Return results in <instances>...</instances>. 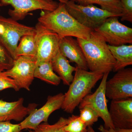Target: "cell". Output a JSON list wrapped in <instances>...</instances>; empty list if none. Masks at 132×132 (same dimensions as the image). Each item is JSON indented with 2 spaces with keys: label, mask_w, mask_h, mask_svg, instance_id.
Returning <instances> with one entry per match:
<instances>
[{
  "label": "cell",
  "mask_w": 132,
  "mask_h": 132,
  "mask_svg": "<svg viewBox=\"0 0 132 132\" xmlns=\"http://www.w3.org/2000/svg\"><path fill=\"white\" fill-rule=\"evenodd\" d=\"M8 88H12L16 92L20 90L13 79L7 76L4 72L0 71V91Z\"/></svg>",
  "instance_id": "cell-26"
},
{
  "label": "cell",
  "mask_w": 132,
  "mask_h": 132,
  "mask_svg": "<svg viewBox=\"0 0 132 132\" xmlns=\"http://www.w3.org/2000/svg\"><path fill=\"white\" fill-rule=\"evenodd\" d=\"M64 128L65 132H87V127L79 116L72 115L68 119Z\"/></svg>",
  "instance_id": "cell-22"
},
{
  "label": "cell",
  "mask_w": 132,
  "mask_h": 132,
  "mask_svg": "<svg viewBox=\"0 0 132 132\" xmlns=\"http://www.w3.org/2000/svg\"><path fill=\"white\" fill-rule=\"evenodd\" d=\"M53 70L58 74L64 85L69 86L73 80V73L76 70V67L70 64V62L58 51L51 61Z\"/></svg>",
  "instance_id": "cell-16"
},
{
  "label": "cell",
  "mask_w": 132,
  "mask_h": 132,
  "mask_svg": "<svg viewBox=\"0 0 132 132\" xmlns=\"http://www.w3.org/2000/svg\"><path fill=\"white\" fill-rule=\"evenodd\" d=\"M73 80L69 85L61 109L68 113H73L82 99L90 94L104 74L81 69L76 67Z\"/></svg>",
  "instance_id": "cell-3"
},
{
  "label": "cell",
  "mask_w": 132,
  "mask_h": 132,
  "mask_svg": "<svg viewBox=\"0 0 132 132\" xmlns=\"http://www.w3.org/2000/svg\"><path fill=\"white\" fill-rule=\"evenodd\" d=\"M14 60L8 51L0 43V71H5L12 67Z\"/></svg>",
  "instance_id": "cell-24"
},
{
  "label": "cell",
  "mask_w": 132,
  "mask_h": 132,
  "mask_svg": "<svg viewBox=\"0 0 132 132\" xmlns=\"http://www.w3.org/2000/svg\"><path fill=\"white\" fill-rule=\"evenodd\" d=\"M105 95L112 100L132 97V68L119 70L112 78L107 80Z\"/></svg>",
  "instance_id": "cell-12"
},
{
  "label": "cell",
  "mask_w": 132,
  "mask_h": 132,
  "mask_svg": "<svg viewBox=\"0 0 132 132\" xmlns=\"http://www.w3.org/2000/svg\"><path fill=\"white\" fill-rule=\"evenodd\" d=\"M19 42L15 51V59L20 56L36 57V45L35 34L23 36Z\"/></svg>",
  "instance_id": "cell-19"
},
{
  "label": "cell",
  "mask_w": 132,
  "mask_h": 132,
  "mask_svg": "<svg viewBox=\"0 0 132 132\" xmlns=\"http://www.w3.org/2000/svg\"><path fill=\"white\" fill-rule=\"evenodd\" d=\"M24 99L20 98L16 101L8 102L0 100V121H22L36 109L37 105L30 104L28 107L23 105Z\"/></svg>",
  "instance_id": "cell-14"
},
{
  "label": "cell",
  "mask_w": 132,
  "mask_h": 132,
  "mask_svg": "<svg viewBox=\"0 0 132 132\" xmlns=\"http://www.w3.org/2000/svg\"><path fill=\"white\" fill-rule=\"evenodd\" d=\"M119 16L106 19L94 31L103 38L109 45L118 46L132 44V28L121 23Z\"/></svg>",
  "instance_id": "cell-7"
},
{
  "label": "cell",
  "mask_w": 132,
  "mask_h": 132,
  "mask_svg": "<svg viewBox=\"0 0 132 132\" xmlns=\"http://www.w3.org/2000/svg\"><path fill=\"white\" fill-rule=\"evenodd\" d=\"M76 39L82 49L90 71L103 74L112 71L115 59L108 44L98 33L93 31L88 39Z\"/></svg>",
  "instance_id": "cell-2"
},
{
  "label": "cell",
  "mask_w": 132,
  "mask_h": 132,
  "mask_svg": "<svg viewBox=\"0 0 132 132\" xmlns=\"http://www.w3.org/2000/svg\"><path fill=\"white\" fill-rule=\"evenodd\" d=\"M59 50L61 53L69 60L70 62H75L81 69L88 70L87 63L82 49L77 40L71 36L60 39Z\"/></svg>",
  "instance_id": "cell-15"
},
{
  "label": "cell",
  "mask_w": 132,
  "mask_h": 132,
  "mask_svg": "<svg viewBox=\"0 0 132 132\" xmlns=\"http://www.w3.org/2000/svg\"><path fill=\"white\" fill-rule=\"evenodd\" d=\"M111 54L115 60L112 71L117 72L132 65V45L114 46L108 45Z\"/></svg>",
  "instance_id": "cell-17"
},
{
  "label": "cell",
  "mask_w": 132,
  "mask_h": 132,
  "mask_svg": "<svg viewBox=\"0 0 132 132\" xmlns=\"http://www.w3.org/2000/svg\"><path fill=\"white\" fill-rule=\"evenodd\" d=\"M114 130L116 132H132V129H125L114 128Z\"/></svg>",
  "instance_id": "cell-29"
},
{
  "label": "cell",
  "mask_w": 132,
  "mask_h": 132,
  "mask_svg": "<svg viewBox=\"0 0 132 132\" xmlns=\"http://www.w3.org/2000/svg\"><path fill=\"white\" fill-rule=\"evenodd\" d=\"M64 3L70 14L79 23L92 31L99 27L109 17H121L119 15L111 13L94 5H79L73 0H65Z\"/></svg>",
  "instance_id": "cell-4"
},
{
  "label": "cell",
  "mask_w": 132,
  "mask_h": 132,
  "mask_svg": "<svg viewBox=\"0 0 132 132\" xmlns=\"http://www.w3.org/2000/svg\"><path fill=\"white\" fill-rule=\"evenodd\" d=\"M38 21L57 34L60 39L71 36L86 39L93 31L79 23L68 13L65 3H62L59 2L58 7L53 11H42Z\"/></svg>",
  "instance_id": "cell-1"
},
{
  "label": "cell",
  "mask_w": 132,
  "mask_h": 132,
  "mask_svg": "<svg viewBox=\"0 0 132 132\" xmlns=\"http://www.w3.org/2000/svg\"><path fill=\"white\" fill-rule=\"evenodd\" d=\"M20 124H13L10 121H0V132H20Z\"/></svg>",
  "instance_id": "cell-27"
},
{
  "label": "cell",
  "mask_w": 132,
  "mask_h": 132,
  "mask_svg": "<svg viewBox=\"0 0 132 132\" xmlns=\"http://www.w3.org/2000/svg\"><path fill=\"white\" fill-rule=\"evenodd\" d=\"M87 129V132H95L92 126L88 127Z\"/></svg>",
  "instance_id": "cell-30"
},
{
  "label": "cell",
  "mask_w": 132,
  "mask_h": 132,
  "mask_svg": "<svg viewBox=\"0 0 132 132\" xmlns=\"http://www.w3.org/2000/svg\"><path fill=\"white\" fill-rule=\"evenodd\" d=\"M59 2L60 3H65V0H58Z\"/></svg>",
  "instance_id": "cell-31"
},
{
  "label": "cell",
  "mask_w": 132,
  "mask_h": 132,
  "mask_svg": "<svg viewBox=\"0 0 132 132\" xmlns=\"http://www.w3.org/2000/svg\"><path fill=\"white\" fill-rule=\"evenodd\" d=\"M59 3L53 0H0V6L10 5L8 14L16 21L22 20L29 13L38 10L53 11L59 6Z\"/></svg>",
  "instance_id": "cell-8"
},
{
  "label": "cell",
  "mask_w": 132,
  "mask_h": 132,
  "mask_svg": "<svg viewBox=\"0 0 132 132\" xmlns=\"http://www.w3.org/2000/svg\"><path fill=\"white\" fill-rule=\"evenodd\" d=\"M36 67V57L20 56L14 60L11 68L3 72L14 81L20 90L24 88L29 91L35 78Z\"/></svg>",
  "instance_id": "cell-9"
},
{
  "label": "cell",
  "mask_w": 132,
  "mask_h": 132,
  "mask_svg": "<svg viewBox=\"0 0 132 132\" xmlns=\"http://www.w3.org/2000/svg\"><path fill=\"white\" fill-rule=\"evenodd\" d=\"M80 112L79 116L87 127L92 126L100 118L97 112L89 107H83L80 109Z\"/></svg>",
  "instance_id": "cell-23"
},
{
  "label": "cell",
  "mask_w": 132,
  "mask_h": 132,
  "mask_svg": "<svg viewBox=\"0 0 132 132\" xmlns=\"http://www.w3.org/2000/svg\"><path fill=\"white\" fill-rule=\"evenodd\" d=\"M122 8L121 20L132 23V0H120Z\"/></svg>",
  "instance_id": "cell-25"
},
{
  "label": "cell",
  "mask_w": 132,
  "mask_h": 132,
  "mask_svg": "<svg viewBox=\"0 0 132 132\" xmlns=\"http://www.w3.org/2000/svg\"><path fill=\"white\" fill-rule=\"evenodd\" d=\"M65 95L60 93L47 97L46 104L41 108L36 109L20 123L21 130H34L41 123H47L50 116L56 110L61 108Z\"/></svg>",
  "instance_id": "cell-11"
},
{
  "label": "cell",
  "mask_w": 132,
  "mask_h": 132,
  "mask_svg": "<svg viewBox=\"0 0 132 132\" xmlns=\"http://www.w3.org/2000/svg\"><path fill=\"white\" fill-rule=\"evenodd\" d=\"M36 65L51 61L59 51V35L38 22L36 25Z\"/></svg>",
  "instance_id": "cell-6"
},
{
  "label": "cell",
  "mask_w": 132,
  "mask_h": 132,
  "mask_svg": "<svg viewBox=\"0 0 132 132\" xmlns=\"http://www.w3.org/2000/svg\"><path fill=\"white\" fill-rule=\"evenodd\" d=\"M98 130L100 132H116L113 128L107 129L105 128L103 125H101L98 128Z\"/></svg>",
  "instance_id": "cell-28"
},
{
  "label": "cell",
  "mask_w": 132,
  "mask_h": 132,
  "mask_svg": "<svg viewBox=\"0 0 132 132\" xmlns=\"http://www.w3.org/2000/svg\"><path fill=\"white\" fill-rule=\"evenodd\" d=\"M68 119L61 117L53 125L43 122L40 124L35 130H29V132H65L64 128L67 124Z\"/></svg>",
  "instance_id": "cell-21"
},
{
  "label": "cell",
  "mask_w": 132,
  "mask_h": 132,
  "mask_svg": "<svg viewBox=\"0 0 132 132\" xmlns=\"http://www.w3.org/2000/svg\"><path fill=\"white\" fill-rule=\"evenodd\" d=\"M1 6H0V12H1Z\"/></svg>",
  "instance_id": "cell-32"
},
{
  "label": "cell",
  "mask_w": 132,
  "mask_h": 132,
  "mask_svg": "<svg viewBox=\"0 0 132 132\" xmlns=\"http://www.w3.org/2000/svg\"><path fill=\"white\" fill-rule=\"evenodd\" d=\"M109 73L104 74L101 82L95 92L87 95L82 99L79 105V109L86 106L96 111L99 117L104 121V127L107 129L114 128L109 112L105 95L106 84Z\"/></svg>",
  "instance_id": "cell-10"
},
{
  "label": "cell",
  "mask_w": 132,
  "mask_h": 132,
  "mask_svg": "<svg viewBox=\"0 0 132 132\" xmlns=\"http://www.w3.org/2000/svg\"><path fill=\"white\" fill-rule=\"evenodd\" d=\"M35 27L19 23L11 17L0 15V43L7 49L14 60L21 38L26 35H35Z\"/></svg>",
  "instance_id": "cell-5"
},
{
  "label": "cell",
  "mask_w": 132,
  "mask_h": 132,
  "mask_svg": "<svg viewBox=\"0 0 132 132\" xmlns=\"http://www.w3.org/2000/svg\"><path fill=\"white\" fill-rule=\"evenodd\" d=\"M78 4L87 5L97 4L101 8L121 16L122 8L120 0H73Z\"/></svg>",
  "instance_id": "cell-20"
},
{
  "label": "cell",
  "mask_w": 132,
  "mask_h": 132,
  "mask_svg": "<svg viewBox=\"0 0 132 132\" xmlns=\"http://www.w3.org/2000/svg\"><path fill=\"white\" fill-rule=\"evenodd\" d=\"M34 76V78L54 86L60 85L61 80L59 76L55 73L51 61L42 62L36 65Z\"/></svg>",
  "instance_id": "cell-18"
},
{
  "label": "cell",
  "mask_w": 132,
  "mask_h": 132,
  "mask_svg": "<svg viewBox=\"0 0 132 132\" xmlns=\"http://www.w3.org/2000/svg\"><path fill=\"white\" fill-rule=\"evenodd\" d=\"M109 112L114 128L132 129V97L112 100Z\"/></svg>",
  "instance_id": "cell-13"
}]
</instances>
